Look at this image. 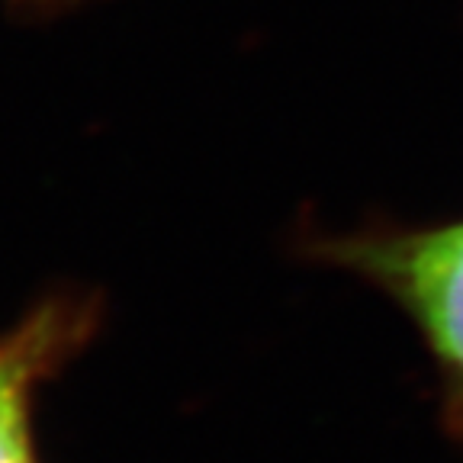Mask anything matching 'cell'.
I'll return each instance as SVG.
<instances>
[{
    "instance_id": "obj_1",
    "label": "cell",
    "mask_w": 463,
    "mask_h": 463,
    "mask_svg": "<svg viewBox=\"0 0 463 463\" xmlns=\"http://www.w3.org/2000/svg\"><path fill=\"white\" fill-rule=\"evenodd\" d=\"M306 251L370 283L415 326L438 373V412L463 441V219L431 225L376 222L312 235Z\"/></svg>"
},
{
    "instance_id": "obj_2",
    "label": "cell",
    "mask_w": 463,
    "mask_h": 463,
    "mask_svg": "<svg viewBox=\"0 0 463 463\" xmlns=\"http://www.w3.org/2000/svg\"><path fill=\"white\" fill-rule=\"evenodd\" d=\"M97 326V299L55 293L0 332V463H39L33 399L90 345Z\"/></svg>"
}]
</instances>
